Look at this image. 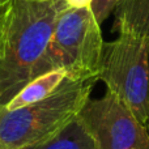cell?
I'll return each instance as SVG.
<instances>
[{
  "label": "cell",
  "instance_id": "cell-1",
  "mask_svg": "<svg viewBox=\"0 0 149 149\" xmlns=\"http://www.w3.org/2000/svg\"><path fill=\"white\" fill-rule=\"evenodd\" d=\"M64 0H15L4 50L0 55V106H4L33 77L54 31Z\"/></svg>",
  "mask_w": 149,
  "mask_h": 149
},
{
  "label": "cell",
  "instance_id": "cell-8",
  "mask_svg": "<svg viewBox=\"0 0 149 149\" xmlns=\"http://www.w3.org/2000/svg\"><path fill=\"white\" fill-rule=\"evenodd\" d=\"M28 149H97L92 137L74 119L55 137Z\"/></svg>",
  "mask_w": 149,
  "mask_h": 149
},
{
  "label": "cell",
  "instance_id": "cell-12",
  "mask_svg": "<svg viewBox=\"0 0 149 149\" xmlns=\"http://www.w3.org/2000/svg\"><path fill=\"white\" fill-rule=\"evenodd\" d=\"M144 126H145V128H147V131H148V135H149V120H148L147 123L144 124Z\"/></svg>",
  "mask_w": 149,
  "mask_h": 149
},
{
  "label": "cell",
  "instance_id": "cell-5",
  "mask_svg": "<svg viewBox=\"0 0 149 149\" xmlns=\"http://www.w3.org/2000/svg\"><path fill=\"white\" fill-rule=\"evenodd\" d=\"M97 149H149L145 126L115 95L88 100L76 116Z\"/></svg>",
  "mask_w": 149,
  "mask_h": 149
},
{
  "label": "cell",
  "instance_id": "cell-3",
  "mask_svg": "<svg viewBox=\"0 0 149 149\" xmlns=\"http://www.w3.org/2000/svg\"><path fill=\"white\" fill-rule=\"evenodd\" d=\"M100 24L89 7H64L59 10L54 31L33 77L64 70L73 80H97L103 39Z\"/></svg>",
  "mask_w": 149,
  "mask_h": 149
},
{
  "label": "cell",
  "instance_id": "cell-7",
  "mask_svg": "<svg viewBox=\"0 0 149 149\" xmlns=\"http://www.w3.org/2000/svg\"><path fill=\"white\" fill-rule=\"evenodd\" d=\"M119 33L149 38V0H120L115 8Z\"/></svg>",
  "mask_w": 149,
  "mask_h": 149
},
{
  "label": "cell",
  "instance_id": "cell-4",
  "mask_svg": "<svg viewBox=\"0 0 149 149\" xmlns=\"http://www.w3.org/2000/svg\"><path fill=\"white\" fill-rule=\"evenodd\" d=\"M97 80L132 111L137 120H149V38L119 33L103 43Z\"/></svg>",
  "mask_w": 149,
  "mask_h": 149
},
{
  "label": "cell",
  "instance_id": "cell-6",
  "mask_svg": "<svg viewBox=\"0 0 149 149\" xmlns=\"http://www.w3.org/2000/svg\"><path fill=\"white\" fill-rule=\"evenodd\" d=\"M65 77H67V73L64 70L50 71L41 76L34 77L29 82H26L25 86L18 90L17 94L7 105H4V107L8 110H16V109L38 102L51 94L62 84Z\"/></svg>",
  "mask_w": 149,
  "mask_h": 149
},
{
  "label": "cell",
  "instance_id": "cell-14",
  "mask_svg": "<svg viewBox=\"0 0 149 149\" xmlns=\"http://www.w3.org/2000/svg\"><path fill=\"white\" fill-rule=\"evenodd\" d=\"M42 1H50V0H42Z\"/></svg>",
  "mask_w": 149,
  "mask_h": 149
},
{
  "label": "cell",
  "instance_id": "cell-15",
  "mask_svg": "<svg viewBox=\"0 0 149 149\" xmlns=\"http://www.w3.org/2000/svg\"><path fill=\"white\" fill-rule=\"evenodd\" d=\"M0 149H4V148H0Z\"/></svg>",
  "mask_w": 149,
  "mask_h": 149
},
{
  "label": "cell",
  "instance_id": "cell-2",
  "mask_svg": "<svg viewBox=\"0 0 149 149\" xmlns=\"http://www.w3.org/2000/svg\"><path fill=\"white\" fill-rule=\"evenodd\" d=\"M97 80L65 77L46 98L8 110L0 106V148L28 149L55 137L76 119Z\"/></svg>",
  "mask_w": 149,
  "mask_h": 149
},
{
  "label": "cell",
  "instance_id": "cell-10",
  "mask_svg": "<svg viewBox=\"0 0 149 149\" xmlns=\"http://www.w3.org/2000/svg\"><path fill=\"white\" fill-rule=\"evenodd\" d=\"M13 1H5L0 0V55L4 50L5 37H7L8 24H9V16L12 10Z\"/></svg>",
  "mask_w": 149,
  "mask_h": 149
},
{
  "label": "cell",
  "instance_id": "cell-13",
  "mask_svg": "<svg viewBox=\"0 0 149 149\" xmlns=\"http://www.w3.org/2000/svg\"><path fill=\"white\" fill-rule=\"evenodd\" d=\"M5 1H15V0H5Z\"/></svg>",
  "mask_w": 149,
  "mask_h": 149
},
{
  "label": "cell",
  "instance_id": "cell-9",
  "mask_svg": "<svg viewBox=\"0 0 149 149\" xmlns=\"http://www.w3.org/2000/svg\"><path fill=\"white\" fill-rule=\"evenodd\" d=\"M119 3L120 0H92L90 10L94 15L97 22L101 25L110 16V13L118 7Z\"/></svg>",
  "mask_w": 149,
  "mask_h": 149
},
{
  "label": "cell",
  "instance_id": "cell-11",
  "mask_svg": "<svg viewBox=\"0 0 149 149\" xmlns=\"http://www.w3.org/2000/svg\"><path fill=\"white\" fill-rule=\"evenodd\" d=\"M64 3L68 7H73V8H90L92 0H64Z\"/></svg>",
  "mask_w": 149,
  "mask_h": 149
}]
</instances>
